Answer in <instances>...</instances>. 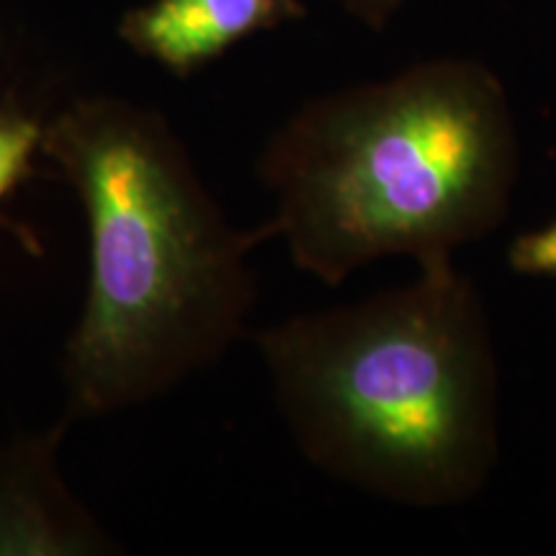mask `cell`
Segmentation results:
<instances>
[{"mask_svg":"<svg viewBox=\"0 0 556 556\" xmlns=\"http://www.w3.org/2000/svg\"><path fill=\"white\" fill-rule=\"evenodd\" d=\"M41 152L90 235L86 307L62 353L70 420L144 405L217 364L245 332L268 225H229L170 124L114 96L62 109Z\"/></svg>","mask_w":556,"mask_h":556,"instance_id":"1","label":"cell"},{"mask_svg":"<svg viewBox=\"0 0 556 556\" xmlns=\"http://www.w3.org/2000/svg\"><path fill=\"white\" fill-rule=\"evenodd\" d=\"M518 160L490 67L417 62L307 101L268 139L258 173L276 199L270 240L328 287L381 258L451 261L503 225Z\"/></svg>","mask_w":556,"mask_h":556,"instance_id":"2","label":"cell"},{"mask_svg":"<svg viewBox=\"0 0 556 556\" xmlns=\"http://www.w3.org/2000/svg\"><path fill=\"white\" fill-rule=\"evenodd\" d=\"M312 467L413 507L467 503L500 458V377L475 281L438 261L402 289L258 332Z\"/></svg>","mask_w":556,"mask_h":556,"instance_id":"3","label":"cell"},{"mask_svg":"<svg viewBox=\"0 0 556 556\" xmlns=\"http://www.w3.org/2000/svg\"><path fill=\"white\" fill-rule=\"evenodd\" d=\"M70 417L0 448V556H96L119 552L75 500L60 471Z\"/></svg>","mask_w":556,"mask_h":556,"instance_id":"4","label":"cell"},{"mask_svg":"<svg viewBox=\"0 0 556 556\" xmlns=\"http://www.w3.org/2000/svg\"><path fill=\"white\" fill-rule=\"evenodd\" d=\"M304 16L302 0H150L124 13L119 37L139 58L189 78L238 41Z\"/></svg>","mask_w":556,"mask_h":556,"instance_id":"5","label":"cell"},{"mask_svg":"<svg viewBox=\"0 0 556 556\" xmlns=\"http://www.w3.org/2000/svg\"><path fill=\"white\" fill-rule=\"evenodd\" d=\"M45 124L0 101V204L31 176V160L41 150Z\"/></svg>","mask_w":556,"mask_h":556,"instance_id":"6","label":"cell"},{"mask_svg":"<svg viewBox=\"0 0 556 556\" xmlns=\"http://www.w3.org/2000/svg\"><path fill=\"white\" fill-rule=\"evenodd\" d=\"M507 266L520 276L556 278V219L518 235L507 248Z\"/></svg>","mask_w":556,"mask_h":556,"instance_id":"7","label":"cell"},{"mask_svg":"<svg viewBox=\"0 0 556 556\" xmlns=\"http://www.w3.org/2000/svg\"><path fill=\"white\" fill-rule=\"evenodd\" d=\"M405 3L407 0H343L345 11L371 29H384Z\"/></svg>","mask_w":556,"mask_h":556,"instance_id":"8","label":"cell"}]
</instances>
